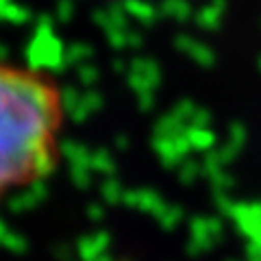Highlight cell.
<instances>
[{
    "instance_id": "obj_1",
    "label": "cell",
    "mask_w": 261,
    "mask_h": 261,
    "mask_svg": "<svg viewBox=\"0 0 261 261\" xmlns=\"http://www.w3.org/2000/svg\"><path fill=\"white\" fill-rule=\"evenodd\" d=\"M63 126L65 100L57 79L0 59V200L55 172Z\"/></svg>"
}]
</instances>
